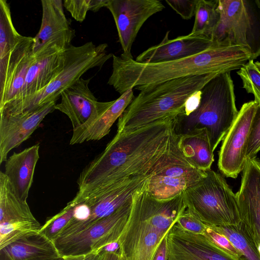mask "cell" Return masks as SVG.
I'll return each instance as SVG.
<instances>
[{
    "label": "cell",
    "instance_id": "6da1fadb",
    "mask_svg": "<svg viewBox=\"0 0 260 260\" xmlns=\"http://www.w3.org/2000/svg\"><path fill=\"white\" fill-rule=\"evenodd\" d=\"M174 121L165 119L131 132H117L104 150L80 173L78 191L101 193L184 157Z\"/></svg>",
    "mask_w": 260,
    "mask_h": 260
},
{
    "label": "cell",
    "instance_id": "ab89813d",
    "mask_svg": "<svg viewBox=\"0 0 260 260\" xmlns=\"http://www.w3.org/2000/svg\"><path fill=\"white\" fill-rule=\"evenodd\" d=\"M90 215L89 208L85 204L80 203L75 206L73 219L77 221H84L89 218Z\"/></svg>",
    "mask_w": 260,
    "mask_h": 260
},
{
    "label": "cell",
    "instance_id": "d4e9b609",
    "mask_svg": "<svg viewBox=\"0 0 260 260\" xmlns=\"http://www.w3.org/2000/svg\"><path fill=\"white\" fill-rule=\"evenodd\" d=\"M178 136L179 148L188 162L200 170H210L214 161V151L207 130L196 129Z\"/></svg>",
    "mask_w": 260,
    "mask_h": 260
},
{
    "label": "cell",
    "instance_id": "2e32d148",
    "mask_svg": "<svg viewBox=\"0 0 260 260\" xmlns=\"http://www.w3.org/2000/svg\"><path fill=\"white\" fill-rule=\"evenodd\" d=\"M241 221L256 246L260 243V161L247 160L236 193Z\"/></svg>",
    "mask_w": 260,
    "mask_h": 260
},
{
    "label": "cell",
    "instance_id": "74e56055",
    "mask_svg": "<svg viewBox=\"0 0 260 260\" xmlns=\"http://www.w3.org/2000/svg\"><path fill=\"white\" fill-rule=\"evenodd\" d=\"M165 2L183 19L189 20L195 15L198 0H166Z\"/></svg>",
    "mask_w": 260,
    "mask_h": 260
},
{
    "label": "cell",
    "instance_id": "484cf974",
    "mask_svg": "<svg viewBox=\"0 0 260 260\" xmlns=\"http://www.w3.org/2000/svg\"><path fill=\"white\" fill-rule=\"evenodd\" d=\"M0 251L12 260L60 256L53 241L40 232L20 239Z\"/></svg>",
    "mask_w": 260,
    "mask_h": 260
},
{
    "label": "cell",
    "instance_id": "ac0fdd59",
    "mask_svg": "<svg viewBox=\"0 0 260 260\" xmlns=\"http://www.w3.org/2000/svg\"><path fill=\"white\" fill-rule=\"evenodd\" d=\"M42 18L39 32L34 37L33 53L56 46L66 50L75 37L63 11L61 0H42Z\"/></svg>",
    "mask_w": 260,
    "mask_h": 260
},
{
    "label": "cell",
    "instance_id": "83f0119b",
    "mask_svg": "<svg viewBox=\"0 0 260 260\" xmlns=\"http://www.w3.org/2000/svg\"><path fill=\"white\" fill-rule=\"evenodd\" d=\"M21 36L13 25L9 4L0 0V82L5 78L11 52Z\"/></svg>",
    "mask_w": 260,
    "mask_h": 260
},
{
    "label": "cell",
    "instance_id": "d6a6232c",
    "mask_svg": "<svg viewBox=\"0 0 260 260\" xmlns=\"http://www.w3.org/2000/svg\"><path fill=\"white\" fill-rule=\"evenodd\" d=\"M243 82V87L248 93L253 94L254 101L260 108V72L253 60H249L237 72Z\"/></svg>",
    "mask_w": 260,
    "mask_h": 260
},
{
    "label": "cell",
    "instance_id": "5bb4252c",
    "mask_svg": "<svg viewBox=\"0 0 260 260\" xmlns=\"http://www.w3.org/2000/svg\"><path fill=\"white\" fill-rule=\"evenodd\" d=\"M167 260H240L203 234L186 231L176 223L167 236Z\"/></svg>",
    "mask_w": 260,
    "mask_h": 260
},
{
    "label": "cell",
    "instance_id": "7c38bea8",
    "mask_svg": "<svg viewBox=\"0 0 260 260\" xmlns=\"http://www.w3.org/2000/svg\"><path fill=\"white\" fill-rule=\"evenodd\" d=\"M90 79L80 78L63 91L55 106L70 119L73 131L84 128L96 120L112 104L99 102L89 88Z\"/></svg>",
    "mask_w": 260,
    "mask_h": 260
},
{
    "label": "cell",
    "instance_id": "7bdbcfd3",
    "mask_svg": "<svg viewBox=\"0 0 260 260\" xmlns=\"http://www.w3.org/2000/svg\"><path fill=\"white\" fill-rule=\"evenodd\" d=\"M121 249L120 245L118 241L111 243L103 247L100 251V253L103 252H117Z\"/></svg>",
    "mask_w": 260,
    "mask_h": 260
},
{
    "label": "cell",
    "instance_id": "ffe728a7",
    "mask_svg": "<svg viewBox=\"0 0 260 260\" xmlns=\"http://www.w3.org/2000/svg\"><path fill=\"white\" fill-rule=\"evenodd\" d=\"M34 38L22 36L9 56L6 73L0 82V109L17 100L33 58Z\"/></svg>",
    "mask_w": 260,
    "mask_h": 260
},
{
    "label": "cell",
    "instance_id": "7a4b0ae2",
    "mask_svg": "<svg viewBox=\"0 0 260 260\" xmlns=\"http://www.w3.org/2000/svg\"><path fill=\"white\" fill-rule=\"evenodd\" d=\"M112 58V72L108 84L121 95L137 87L240 69L251 60V55L243 46L214 43L199 53L167 62L142 63L134 59L125 60L114 54Z\"/></svg>",
    "mask_w": 260,
    "mask_h": 260
},
{
    "label": "cell",
    "instance_id": "f1b7e54d",
    "mask_svg": "<svg viewBox=\"0 0 260 260\" xmlns=\"http://www.w3.org/2000/svg\"><path fill=\"white\" fill-rule=\"evenodd\" d=\"M209 226L228 238L242 254L240 260H260L257 247L241 221L236 225Z\"/></svg>",
    "mask_w": 260,
    "mask_h": 260
},
{
    "label": "cell",
    "instance_id": "f6af8a7d",
    "mask_svg": "<svg viewBox=\"0 0 260 260\" xmlns=\"http://www.w3.org/2000/svg\"><path fill=\"white\" fill-rule=\"evenodd\" d=\"M86 255L69 256L63 257L64 260H84Z\"/></svg>",
    "mask_w": 260,
    "mask_h": 260
},
{
    "label": "cell",
    "instance_id": "60d3db41",
    "mask_svg": "<svg viewBox=\"0 0 260 260\" xmlns=\"http://www.w3.org/2000/svg\"><path fill=\"white\" fill-rule=\"evenodd\" d=\"M99 254L98 260H126L121 248L117 252H103Z\"/></svg>",
    "mask_w": 260,
    "mask_h": 260
},
{
    "label": "cell",
    "instance_id": "e0dca14e",
    "mask_svg": "<svg viewBox=\"0 0 260 260\" xmlns=\"http://www.w3.org/2000/svg\"><path fill=\"white\" fill-rule=\"evenodd\" d=\"M55 102L16 115L0 114V164L6 161L8 153L28 139L43 119L55 110Z\"/></svg>",
    "mask_w": 260,
    "mask_h": 260
},
{
    "label": "cell",
    "instance_id": "681fc988",
    "mask_svg": "<svg viewBox=\"0 0 260 260\" xmlns=\"http://www.w3.org/2000/svg\"><path fill=\"white\" fill-rule=\"evenodd\" d=\"M257 249H258V252L260 254V243L259 244V245H258V247H257Z\"/></svg>",
    "mask_w": 260,
    "mask_h": 260
},
{
    "label": "cell",
    "instance_id": "bcb514c9",
    "mask_svg": "<svg viewBox=\"0 0 260 260\" xmlns=\"http://www.w3.org/2000/svg\"><path fill=\"white\" fill-rule=\"evenodd\" d=\"M99 254H87L84 260H98Z\"/></svg>",
    "mask_w": 260,
    "mask_h": 260
},
{
    "label": "cell",
    "instance_id": "4dcf8cb0",
    "mask_svg": "<svg viewBox=\"0 0 260 260\" xmlns=\"http://www.w3.org/2000/svg\"><path fill=\"white\" fill-rule=\"evenodd\" d=\"M42 226L38 221L0 223V250L26 236L39 233Z\"/></svg>",
    "mask_w": 260,
    "mask_h": 260
},
{
    "label": "cell",
    "instance_id": "8d00e7d4",
    "mask_svg": "<svg viewBox=\"0 0 260 260\" xmlns=\"http://www.w3.org/2000/svg\"><path fill=\"white\" fill-rule=\"evenodd\" d=\"M176 223L183 230L196 234H203L206 224L190 214L186 209Z\"/></svg>",
    "mask_w": 260,
    "mask_h": 260
},
{
    "label": "cell",
    "instance_id": "4316f807",
    "mask_svg": "<svg viewBox=\"0 0 260 260\" xmlns=\"http://www.w3.org/2000/svg\"><path fill=\"white\" fill-rule=\"evenodd\" d=\"M38 221L26 201L19 199L4 172H0V223Z\"/></svg>",
    "mask_w": 260,
    "mask_h": 260
},
{
    "label": "cell",
    "instance_id": "1f68e13d",
    "mask_svg": "<svg viewBox=\"0 0 260 260\" xmlns=\"http://www.w3.org/2000/svg\"><path fill=\"white\" fill-rule=\"evenodd\" d=\"M76 205L71 201L59 213L49 218L40 232L53 241L74 217Z\"/></svg>",
    "mask_w": 260,
    "mask_h": 260
},
{
    "label": "cell",
    "instance_id": "44dd1931",
    "mask_svg": "<svg viewBox=\"0 0 260 260\" xmlns=\"http://www.w3.org/2000/svg\"><path fill=\"white\" fill-rule=\"evenodd\" d=\"M169 32H166L160 43L143 51L135 60L142 63L175 60L199 53L214 44L208 37L190 34L171 40L169 39Z\"/></svg>",
    "mask_w": 260,
    "mask_h": 260
},
{
    "label": "cell",
    "instance_id": "9a60e30c",
    "mask_svg": "<svg viewBox=\"0 0 260 260\" xmlns=\"http://www.w3.org/2000/svg\"><path fill=\"white\" fill-rule=\"evenodd\" d=\"M206 175V171L196 168L183 157L155 171L146 190L156 200H168L183 193Z\"/></svg>",
    "mask_w": 260,
    "mask_h": 260
},
{
    "label": "cell",
    "instance_id": "e575fe53",
    "mask_svg": "<svg viewBox=\"0 0 260 260\" xmlns=\"http://www.w3.org/2000/svg\"><path fill=\"white\" fill-rule=\"evenodd\" d=\"M260 150V108L258 107L254 116L246 151V159L256 158Z\"/></svg>",
    "mask_w": 260,
    "mask_h": 260
},
{
    "label": "cell",
    "instance_id": "30bf717a",
    "mask_svg": "<svg viewBox=\"0 0 260 260\" xmlns=\"http://www.w3.org/2000/svg\"><path fill=\"white\" fill-rule=\"evenodd\" d=\"M106 8L114 18L125 60L134 59L133 44L144 23L165 7L158 0H109Z\"/></svg>",
    "mask_w": 260,
    "mask_h": 260
},
{
    "label": "cell",
    "instance_id": "b9f144b4",
    "mask_svg": "<svg viewBox=\"0 0 260 260\" xmlns=\"http://www.w3.org/2000/svg\"><path fill=\"white\" fill-rule=\"evenodd\" d=\"M166 236L167 235L162 239L153 260H167V244Z\"/></svg>",
    "mask_w": 260,
    "mask_h": 260
},
{
    "label": "cell",
    "instance_id": "ee69618b",
    "mask_svg": "<svg viewBox=\"0 0 260 260\" xmlns=\"http://www.w3.org/2000/svg\"><path fill=\"white\" fill-rule=\"evenodd\" d=\"M27 260H64V258L61 256H58L55 257L37 258Z\"/></svg>",
    "mask_w": 260,
    "mask_h": 260
},
{
    "label": "cell",
    "instance_id": "f35d334b",
    "mask_svg": "<svg viewBox=\"0 0 260 260\" xmlns=\"http://www.w3.org/2000/svg\"><path fill=\"white\" fill-rule=\"evenodd\" d=\"M202 98V90L195 92L187 100L185 105L184 113L183 115H188L199 106Z\"/></svg>",
    "mask_w": 260,
    "mask_h": 260
},
{
    "label": "cell",
    "instance_id": "d590c367",
    "mask_svg": "<svg viewBox=\"0 0 260 260\" xmlns=\"http://www.w3.org/2000/svg\"><path fill=\"white\" fill-rule=\"evenodd\" d=\"M203 235L226 252L240 259L242 257V254L233 246L226 237L217 232L208 225L206 224V228Z\"/></svg>",
    "mask_w": 260,
    "mask_h": 260
},
{
    "label": "cell",
    "instance_id": "3957f363",
    "mask_svg": "<svg viewBox=\"0 0 260 260\" xmlns=\"http://www.w3.org/2000/svg\"><path fill=\"white\" fill-rule=\"evenodd\" d=\"M220 73L175 79L135 88L139 93L118 119L117 132H128L156 121L175 120L184 114L189 97Z\"/></svg>",
    "mask_w": 260,
    "mask_h": 260
},
{
    "label": "cell",
    "instance_id": "7dc6e473",
    "mask_svg": "<svg viewBox=\"0 0 260 260\" xmlns=\"http://www.w3.org/2000/svg\"><path fill=\"white\" fill-rule=\"evenodd\" d=\"M1 260H12L5 254L1 253Z\"/></svg>",
    "mask_w": 260,
    "mask_h": 260
},
{
    "label": "cell",
    "instance_id": "603a6c76",
    "mask_svg": "<svg viewBox=\"0 0 260 260\" xmlns=\"http://www.w3.org/2000/svg\"><path fill=\"white\" fill-rule=\"evenodd\" d=\"M39 144L14 152L5 161L4 173L8 178L15 193L26 201L33 182L37 163L39 159Z\"/></svg>",
    "mask_w": 260,
    "mask_h": 260
},
{
    "label": "cell",
    "instance_id": "7402d4cb",
    "mask_svg": "<svg viewBox=\"0 0 260 260\" xmlns=\"http://www.w3.org/2000/svg\"><path fill=\"white\" fill-rule=\"evenodd\" d=\"M146 189L134 197L133 204L146 221L166 234L186 209L183 193L170 200L159 201Z\"/></svg>",
    "mask_w": 260,
    "mask_h": 260
},
{
    "label": "cell",
    "instance_id": "8992f818",
    "mask_svg": "<svg viewBox=\"0 0 260 260\" xmlns=\"http://www.w3.org/2000/svg\"><path fill=\"white\" fill-rule=\"evenodd\" d=\"M183 192L186 210L211 226L236 225L241 221L236 193L220 174L211 169Z\"/></svg>",
    "mask_w": 260,
    "mask_h": 260
},
{
    "label": "cell",
    "instance_id": "cb8c5ba5",
    "mask_svg": "<svg viewBox=\"0 0 260 260\" xmlns=\"http://www.w3.org/2000/svg\"><path fill=\"white\" fill-rule=\"evenodd\" d=\"M133 89L131 88L114 101L111 105L89 126L73 131L70 144H80L88 141L99 140L108 135L116 120L135 98Z\"/></svg>",
    "mask_w": 260,
    "mask_h": 260
},
{
    "label": "cell",
    "instance_id": "ba28073f",
    "mask_svg": "<svg viewBox=\"0 0 260 260\" xmlns=\"http://www.w3.org/2000/svg\"><path fill=\"white\" fill-rule=\"evenodd\" d=\"M132 202H127L81 232L55 239L53 242L59 255L64 257L98 254L105 246L118 241L128 219Z\"/></svg>",
    "mask_w": 260,
    "mask_h": 260
},
{
    "label": "cell",
    "instance_id": "5b68a950",
    "mask_svg": "<svg viewBox=\"0 0 260 260\" xmlns=\"http://www.w3.org/2000/svg\"><path fill=\"white\" fill-rule=\"evenodd\" d=\"M106 43L95 46L92 42L66 49L64 67L44 88L20 102L9 104L0 109L1 114L16 115L33 111L51 102H56L62 92L74 84L89 70L101 68L112 57L108 53Z\"/></svg>",
    "mask_w": 260,
    "mask_h": 260
},
{
    "label": "cell",
    "instance_id": "f546056e",
    "mask_svg": "<svg viewBox=\"0 0 260 260\" xmlns=\"http://www.w3.org/2000/svg\"><path fill=\"white\" fill-rule=\"evenodd\" d=\"M218 0H198L191 35H202L211 39L212 32L220 19Z\"/></svg>",
    "mask_w": 260,
    "mask_h": 260
},
{
    "label": "cell",
    "instance_id": "d6986e66",
    "mask_svg": "<svg viewBox=\"0 0 260 260\" xmlns=\"http://www.w3.org/2000/svg\"><path fill=\"white\" fill-rule=\"evenodd\" d=\"M65 51L53 46L33 53L32 60L19 99L7 105L28 99L46 87L63 69Z\"/></svg>",
    "mask_w": 260,
    "mask_h": 260
},
{
    "label": "cell",
    "instance_id": "c3c4849f",
    "mask_svg": "<svg viewBox=\"0 0 260 260\" xmlns=\"http://www.w3.org/2000/svg\"><path fill=\"white\" fill-rule=\"evenodd\" d=\"M254 63L258 70L260 72V62L256 61Z\"/></svg>",
    "mask_w": 260,
    "mask_h": 260
},
{
    "label": "cell",
    "instance_id": "8fae6325",
    "mask_svg": "<svg viewBox=\"0 0 260 260\" xmlns=\"http://www.w3.org/2000/svg\"><path fill=\"white\" fill-rule=\"evenodd\" d=\"M258 107V103L254 101L244 103L222 140L218 154V166L228 177L237 178L245 167L248 139Z\"/></svg>",
    "mask_w": 260,
    "mask_h": 260
},
{
    "label": "cell",
    "instance_id": "52a82bcc",
    "mask_svg": "<svg viewBox=\"0 0 260 260\" xmlns=\"http://www.w3.org/2000/svg\"><path fill=\"white\" fill-rule=\"evenodd\" d=\"M220 19L213 42L246 47L254 60L260 56V0H218Z\"/></svg>",
    "mask_w": 260,
    "mask_h": 260
},
{
    "label": "cell",
    "instance_id": "9c48e42d",
    "mask_svg": "<svg viewBox=\"0 0 260 260\" xmlns=\"http://www.w3.org/2000/svg\"><path fill=\"white\" fill-rule=\"evenodd\" d=\"M154 172L136 176L102 193L79 198L75 197L71 202L75 205L80 203L86 205L90 210V216L84 221H77L72 218L56 238L81 232L95 222L113 213L133 200L136 194L146 189Z\"/></svg>",
    "mask_w": 260,
    "mask_h": 260
},
{
    "label": "cell",
    "instance_id": "277c9868",
    "mask_svg": "<svg viewBox=\"0 0 260 260\" xmlns=\"http://www.w3.org/2000/svg\"><path fill=\"white\" fill-rule=\"evenodd\" d=\"M231 72L218 74L202 89L198 107L188 115L174 121L178 136L194 129L206 128L214 151L233 125L238 114Z\"/></svg>",
    "mask_w": 260,
    "mask_h": 260
},
{
    "label": "cell",
    "instance_id": "4fadbf2b",
    "mask_svg": "<svg viewBox=\"0 0 260 260\" xmlns=\"http://www.w3.org/2000/svg\"><path fill=\"white\" fill-rule=\"evenodd\" d=\"M167 234L146 221L132 202L128 219L118 241L126 260H153Z\"/></svg>",
    "mask_w": 260,
    "mask_h": 260
},
{
    "label": "cell",
    "instance_id": "836d02e7",
    "mask_svg": "<svg viewBox=\"0 0 260 260\" xmlns=\"http://www.w3.org/2000/svg\"><path fill=\"white\" fill-rule=\"evenodd\" d=\"M109 0H64L63 7L76 21L83 22L88 11L98 12L106 7Z\"/></svg>",
    "mask_w": 260,
    "mask_h": 260
}]
</instances>
